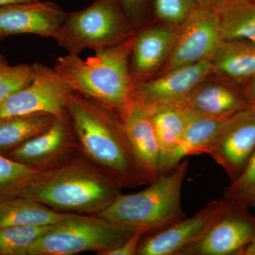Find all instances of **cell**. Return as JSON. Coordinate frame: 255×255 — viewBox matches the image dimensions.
Returning <instances> with one entry per match:
<instances>
[{
  "label": "cell",
  "instance_id": "603a6c76",
  "mask_svg": "<svg viewBox=\"0 0 255 255\" xmlns=\"http://www.w3.org/2000/svg\"><path fill=\"white\" fill-rule=\"evenodd\" d=\"M56 117L48 114L0 119V154L6 155L46 130Z\"/></svg>",
  "mask_w": 255,
  "mask_h": 255
},
{
  "label": "cell",
  "instance_id": "9c48e42d",
  "mask_svg": "<svg viewBox=\"0 0 255 255\" xmlns=\"http://www.w3.org/2000/svg\"><path fill=\"white\" fill-rule=\"evenodd\" d=\"M223 41L217 13L214 9L199 6L179 25L168 60L157 75L185 65L211 60Z\"/></svg>",
  "mask_w": 255,
  "mask_h": 255
},
{
  "label": "cell",
  "instance_id": "4fadbf2b",
  "mask_svg": "<svg viewBox=\"0 0 255 255\" xmlns=\"http://www.w3.org/2000/svg\"><path fill=\"white\" fill-rule=\"evenodd\" d=\"M223 198L211 201L190 218H184L168 227L146 235L137 255H177L204 234L224 205Z\"/></svg>",
  "mask_w": 255,
  "mask_h": 255
},
{
  "label": "cell",
  "instance_id": "f546056e",
  "mask_svg": "<svg viewBox=\"0 0 255 255\" xmlns=\"http://www.w3.org/2000/svg\"><path fill=\"white\" fill-rule=\"evenodd\" d=\"M146 235L147 232L145 229L137 228L121 246L107 252L104 255H137L139 246Z\"/></svg>",
  "mask_w": 255,
  "mask_h": 255
},
{
  "label": "cell",
  "instance_id": "d4e9b609",
  "mask_svg": "<svg viewBox=\"0 0 255 255\" xmlns=\"http://www.w3.org/2000/svg\"><path fill=\"white\" fill-rule=\"evenodd\" d=\"M51 226H11L0 228V255H27L31 245Z\"/></svg>",
  "mask_w": 255,
  "mask_h": 255
},
{
  "label": "cell",
  "instance_id": "4316f807",
  "mask_svg": "<svg viewBox=\"0 0 255 255\" xmlns=\"http://www.w3.org/2000/svg\"><path fill=\"white\" fill-rule=\"evenodd\" d=\"M34 64L10 65L0 55V102L31 82Z\"/></svg>",
  "mask_w": 255,
  "mask_h": 255
},
{
  "label": "cell",
  "instance_id": "ac0fdd59",
  "mask_svg": "<svg viewBox=\"0 0 255 255\" xmlns=\"http://www.w3.org/2000/svg\"><path fill=\"white\" fill-rule=\"evenodd\" d=\"M148 112L160 149V172L167 173L182 160L179 150L185 128V114L175 107Z\"/></svg>",
  "mask_w": 255,
  "mask_h": 255
},
{
  "label": "cell",
  "instance_id": "3957f363",
  "mask_svg": "<svg viewBox=\"0 0 255 255\" xmlns=\"http://www.w3.org/2000/svg\"><path fill=\"white\" fill-rule=\"evenodd\" d=\"M136 33L115 46L95 51L86 60L79 55L60 56L53 68L74 92L100 102L122 119L135 102L136 83L130 61Z\"/></svg>",
  "mask_w": 255,
  "mask_h": 255
},
{
  "label": "cell",
  "instance_id": "ba28073f",
  "mask_svg": "<svg viewBox=\"0 0 255 255\" xmlns=\"http://www.w3.org/2000/svg\"><path fill=\"white\" fill-rule=\"evenodd\" d=\"M223 199L222 209L204 234L177 255H243L255 236V216L247 206Z\"/></svg>",
  "mask_w": 255,
  "mask_h": 255
},
{
  "label": "cell",
  "instance_id": "30bf717a",
  "mask_svg": "<svg viewBox=\"0 0 255 255\" xmlns=\"http://www.w3.org/2000/svg\"><path fill=\"white\" fill-rule=\"evenodd\" d=\"M213 75L211 60L173 69L137 84L135 101L147 111L177 107L199 84Z\"/></svg>",
  "mask_w": 255,
  "mask_h": 255
},
{
  "label": "cell",
  "instance_id": "1f68e13d",
  "mask_svg": "<svg viewBox=\"0 0 255 255\" xmlns=\"http://www.w3.org/2000/svg\"><path fill=\"white\" fill-rule=\"evenodd\" d=\"M219 0H196L199 7L214 9Z\"/></svg>",
  "mask_w": 255,
  "mask_h": 255
},
{
  "label": "cell",
  "instance_id": "52a82bcc",
  "mask_svg": "<svg viewBox=\"0 0 255 255\" xmlns=\"http://www.w3.org/2000/svg\"><path fill=\"white\" fill-rule=\"evenodd\" d=\"M73 92L54 68L35 63L31 82L0 102V119L38 114L61 118Z\"/></svg>",
  "mask_w": 255,
  "mask_h": 255
},
{
  "label": "cell",
  "instance_id": "e0dca14e",
  "mask_svg": "<svg viewBox=\"0 0 255 255\" xmlns=\"http://www.w3.org/2000/svg\"><path fill=\"white\" fill-rule=\"evenodd\" d=\"M147 185L160 175V149L150 112L135 101L122 119Z\"/></svg>",
  "mask_w": 255,
  "mask_h": 255
},
{
  "label": "cell",
  "instance_id": "cb8c5ba5",
  "mask_svg": "<svg viewBox=\"0 0 255 255\" xmlns=\"http://www.w3.org/2000/svg\"><path fill=\"white\" fill-rule=\"evenodd\" d=\"M43 171L0 154V201L18 196Z\"/></svg>",
  "mask_w": 255,
  "mask_h": 255
},
{
  "label": "cell",
  "instance_id": "d6986e66",
  "mask_svg": "<svg viewBox=\"0 0 255 255\" xmlns=\"http://www.w3.org/2000/svg\"><path fill=\"white\" fill-rule=\"evenodd\" d=\"M214 75L237 83L255 75V44L243 41H223L211 60Z\"/></svg>",
  "mask_w": 255,
  "mask_h": 255
},
{
  "label": "cell",
  "instance_id": "5bb4252c",
  "mask_svg": "<svg viewBox=\"0 0 255 255\" xmlns=\"http://www.w3.org/2000/svg\"><path fill=\"white\" fill-rule=\"evenodd\" d=\"M67 12L56 3L38 1L0 8V41L19 34L53 38Z\"/></svg>",
  "mask_w": 255,
  "mask_h": 255
},
{
  "label": "cell",
  "instance_id": "44dd1931",
  "mask_svg": "<svg viewBox=\"0 0 255 255\" xmlns=\"http://www.w3.org/2000/svg\"><path fill=\"white\" fill-rule=\"evenodd\" d=\"M223 41L255 44V0H219L214 6Z\"/></svg>",
  "mask_w": 255,
  "mask_h": 255
},
{
  "label": "cell",
  "instance_id": "8fae6325",
  "mask_svg": "<svg viewBox=\"0 0 255 255\" xmlns=\"http://www.w3.org/2000/svg\"><path fill=\"white\" fill-rule=\"evenodd\" d=\"M78 140L68 114L56 118L48 129L5 156L33 168L46 170L78 153Z\"/></svg>",
  "mask_w": 255,
  "mask_h": 255
},
{
  "label": "cell",
  "instance_id": "6da1fadb",
  "mask_svg": "<svg viewBox=\"0 0 255 255\" xmlns=\"http://www.w3.org/2000/svg\"><path fill=\"white\" fill-rule=\"evenodd\" d=\"M67 112L82 155L123 188L147 184L123 122L114 111L73 92Z\"/></svg>",
  "mask_w": 255,
  "mask_h": 255
},
{
  "label": "cell",
  "instance_id": "d6a6232c",
  "mask_svg": "<svg viewBox=\"0 0 255 255\" xmlns=\"http://www.w3.org/2000/svg\"><path fill=\"white\" fill-rule=\"evenodd\" d=\"M38 0H0V8L7 5L20 4V3L33 2Z\"/></svg>",
  "mask_w": 255,
  "mask_h": 255
},
{
  "label": "cell",
  "instance_id": "7c38bea8",
  "mask_svg": "<svg viewBox=\"0 0 255 255\" xmlns=\"http://www.w3.org/2000/svg\"><path fill=\"white\" fill-rule=\"evenodd\" d=\"M255 150V106L228 119L209 155L224 169L231 181L241 174Z\"/></svg>",
  "mask_w": 255,
  "mask_h": 255
},
{
  "label": "cell",
  "instance_id": "2e32d148",
  "mask_svg": "<svg viewBox=\"0 0 255 255\" xmlns=\"http://www.w3.org/2000/svg\"><path fill=\"white\" fill-rule=\"evenodd\" d=\"M211 77V76H210ZM206 79L178 108L214 118L228 119L252 105L244 92L227 82Z\"/></svg>",
  "mask_w": 255,
  "mask_h": 255
},
{
  "label": "cell",
  "instance_id": "83f0119b",
  "mask_svg": "<svg viewBox=\"0 0 255 255\" xmlns=\"http://www.w3.org/2000/svg\"><path fill=\"white\" fill-rule=\"evenodd\" d=\"M154 12L157 19L171 25H180L196 8V0H153Z\"/></svg>",
  "mask_w": 255,
  "mask_h": 255
},
{
  "label": "cell",
  "instance_id": "e575fe53",
  "mask_svg": "<svg viewBox=\"0 0 255 255\" xmlns=\"http://www.w3.org/2000/svg\"><path fill=\"white\" fill-rule=\"evenodd\" d=\"M254 206H255V204H254Z\"/></svg>",
  "mask_w": 255,
  "mask_h": 255
},
{
  "label": "cell",
  "instance_id": "9a60e30c",
  "mask_svg": "<svg viewBox=\"0 0 255 255\" xmlns=\"http://www.w3.org/2000/svg\"><path fill=\"white\" fill-rule=\"evenodd\" d=\"M179 25L151 26L137 31L130 55V71L136 85L153 78L168 60Z\"/></svg>",
  "mask_w": 255,
  "mask_h": 255
},
{
  "label": "cell",
  "instance_id": "ffe728a7",
  "mask_svg": "<svg viewBox=\"0 0 255 255\" xmlns=\"http://www.w3.org/2000/svg\"><path fill=\"white\" fill-rule=\"evenodd\" d=\"M184 112L185 128L179 150L180 158L203 154L209 155L231 117L214 118L190 111Z\"/></svg>",
  "mask_w": 255,
  "mask_h": 255
},
{
  "label": "cell",
  "instance_id": "8992f818",
  "mask_svg": "<svg viewBox=\"0 0 255 255\" xmlns=\"http://www.w3.org/2000/svg\"><path fill=\"white\" fill-rule=\"evenodd\" d=\"M137 26L129 21L117 0H95L85 9L67 13L53 39L68 54L110 48L130 38Z\"/></svg>",
  "mask_w": 255,
  "mask_h": 255
},
{
  "label": "cell",
  "instance_id": "484cf974",
  "mask_svg": "<svg viewBox=\"0 0 255 255\" xmlns=\"http://www.w3.org/2000/svg\"><path fill=\"white\" fill-rule=\"evenodd\" d=\"M223 198L249 207L255 201V150L241 174L225 190Z\"/></svg>",
  "mask_w": 255,
  "mask_h": 255
},
{
  "label": "cell",
  "instance_id": "7402d4cb",
  "mask_svg": "<svg viewBox=\"0 0 255 255\" xmlns=\"http://www.w3.org/2000/svg\"><path fill=\"white\" fill-rule=\"evenodd\" d=\"M73 214L58 212L36 201L11 198L0 201V228L21 226H50Z\"/></svg>",
  "mask_w": 255,
  "mask_h": 255
},
{
  "label": "cell",
  "instance_id": "836d02e7",
  "mask_svg": "<svg viewBox=\"0 0 255 255\" xmlns=\"http://www.w3.org/2000/svg\"><path fill=\"white\" fill-rule=\"evenodd\" d=\"M243 255H255V236L245 250Z\"/></svg>",
  "mask_w": 255,
  "mask_h": 255
},
{
  "label": "cell",
  "instance_id": "5b68a950",
  "mask_svg": "<svg viewBox=\"0 0 255 255\" xmlns=\"http://www.w3.org/2000/svg\"><path fill=\"white\" fill-rule=\"evenodd\" d=\"M136 230L97 214H72L52 225L31 245L27 255H74L86 252L104 255L121 246Z\"/></svg>",
  "mask_w": 255,
  "mask_h": 255
},
{
  "label": "cell",
  "instance_id": "7a4b0ae2",
  "mask_svg": "<svg viewBox=\"0 0 255 255\" xmlns=\"http://www.w3.org/2000/svg\"><path fill=\"white\" fill-rule=\"evenodd\" d=\"M123 187L80 151L63 163L43 170L18 196L73 214H98L122 194Z\"/></svg>",
  "mask_w": 255,
  "mask_h": 255
},
{
  "label": "cell",
  "instance_id": "277c9868",
  "mask_svg": "<svg viewBox=\"0 0 255 255\" xmlns=\"http://www.w3.org/2000/svg\"><path fill=\"white\" fill-rule=\"evenodd\" d=\"M188 168L187 157L177 164L173 172L161 174L141 191L121 194L97 215L122 226L142 228L147 234L168 227L186 218L182 209V191Z\"/></svg>",
  "mask_w": 255,
  "mask_h": 255
},
{
  "label": "cell",
  "instance_id": "4dcf8cb0",
  "mask_svg": "<svg viewBox=\"0 0 255 255\" xmlns=\"http://www.w3.org/2000/svg\"><path fill=\"white\" fill-rule=\"evenodd\" d=\"M248 82V85L245 89V94L251 102V105L255 106V75Z\"/></svg>",
  "mask_w": 255,
  "mask_h": 255
},
{
  "label": "cell",
  "instance_id": "f1b7e54d",
  "mask_svg": "<svg viewBox=\"0 0 255 255\" xmlns=\"http://www.w3.org/2000/svg\"><path fill=\"white\" fill-rule=\"evenodd\" d=\"M129 21L135 26L142 22L150 0H117Z\"/></svg>",
  "mask_w": 255,
  "mask_h": 255
}]
</instances>
